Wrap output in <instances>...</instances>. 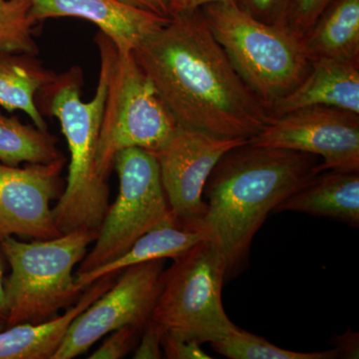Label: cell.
Listing matches in <instances>:
<instances>
[{"label": "cell", "instance_id": "6da1fadb", "mask_svg": "<svg viewBox=\"0 0 359 359\" xmlns=\"http://www.w3.org/2000/svg\"><path fill=\"white\" fill-rule=\"evenodd\" d=\"M133 54L180 127L250 140L271 120L238 76L201 8L172 16Z\"/></svg>", "mask_w": 359, "mask_h": 359}, {"label": "cell", "instance_id": "7a4b0ae2", "mask_svg": "<svg viewBox=\"0 0 359 359\" xmlns=\"http://www.w3.org/2000/svg\"><path fill=\"white\" fill-rule=\"evenodd\" d=\"M320 163L316 155L249 141L219 159L205 185L208 212L198 230L218 245L228 275L247 259L269 212L320 173Z\"/></svg>", "mask_w": 359, "mask_h": 359}, {"label": "cell", "instance_id": "3957f363", "mask_svg": "<svg viewBox=\"0 0 359 359\" xmlns=\"http://www.w3.org/2000/svg\"><path fill=\"white\" fill-rule=\"evenodd\" d=\"M95 42L100 71L91 100H81L83 72L78 66L57 74L36 96L42 115L50 114L60 122L69 149L67 184L52 209L61 233L80 229L98 231L110 205L109 186L97 172L96 156L115 44L101 32L97 33Z\"/></svg>", "mask_w": 359, "mask_h": 359}, {"label": "cell", "instance_id": "277c9868", "mask_svg": "<svg viewBox=\"0 0 359 359\" xmlns=\"http://www.w3.org/2000/svg\"><path fill=\"white\" fill-rule=\"evenodd\" d=\"M201 11L238 76L269 112L311 70L302 39L289 28L255 20L233 0L207 4Z\"/></svg>", "mask_w": 359, "mask_h": 359}, {"label": "cell", "instance_id": "5b68a950", "mask_svg": "<svg viewBox=\"0 0 359 359\" xmlns=\"http://www.w3.org/2000/svg\"><path fill=\"white\" fill-rule=\"evenodd\" d=\"M97 233L80 229L48 240L25 243L9 237L0 242L11 269L6 280V327L42 323L74 306L85 289L73 269L86 256Z\"/></svg>", "mask_w": 359, "mask_h": 359}, {"label": "cell", "instance_id": "8992f818", "mask_svg": "<svg viewBox=\"0 0 359 359\" xmlns=\"http://www.w3.org/2000/svg\"><path fill=\"white\" fill-rule=\"evenodd\" d=\"M226 259L210 238L201 241L165 269L151 320L165 332L199 344H214L238 330L226 316L222 289Z\"/></svg>", "mask_w": 359, "mask_h": 359}, {"label": "cell", "instance_id": "52a82bcc", "mask_svg": "<svg viewBox=\"0 0 359 359\" xmlns=\"http://www.w3.org/2000/svg\"><path fill=\"white\" fill-rule=\"evenodd\" d=\"M178 127L133 51L120 52L115 45L97 147L99 176L108 181L120 151L141 148L154 153Z\"/></svg>", "mask_w": 359, "mask_h": 359}, {"label": "cell", "instance_id": "ba28073f", "mask_svg": "<svg viewBox=\"0 0 359 359\" xmlns=\"http://www.w3.org/2000/svg\"><path fill=\"white\" fill-rule=\"evenodd\" d=\"M113 169L119 177L117 199L108 208L95 245L82 259L76 275L115 261L148 231L178 223L163 188L159 164L150 152L124 149L116 155Z\"/></svg>", "mask_w": 359, "mask_h": 359}, {"label": "cell", "instance_id": "9c48e42d", "mask_svg": "<svg viewBox=\"0 0 359 359\" xmlns=\"http://www.w3.org/2000/svg\"><path fill=\"white\" fill-rule=\"evenodd\" d=\"M165 261L155 259L123 269L114 285L72 321L52 359L77 358L106 334L126 325L143 330L162 290Z\"/></svg>", "mask_w": 359, "mask_h": 359}, {"label": "cell", "instance_id": "30bf717a", "mask_svg": "<svg viewBox=\"0 0 359 359\" xmlns=\"http://www.w3.org/2000/svg\"><path fill=\"white\" fill-rule=\"evenodd\" d=\"M250 144L287 149L320 158V171L359 172V114L309 106L271 118Z\"/></svg>", "mask_w": 359, "mask_h": 359}, {"label": "cell", "instance_id": "8fae6325", "mask_svg": "<svg viewBox=\"0 0 359 359\" xmlns=\"http://www.w3.org/2000/svg\"><path fill=\"white\" fill-rule=\"evenodd\" d=\"M248 141L179 126L163 147L151 153L159 164L163 188L179 224L198 231L208 212L203 192L212 169L226 152Z\"/></svg>", "mask_w": 359, "mask_h": 359}, {"label": "cell", "instance_id": "7c38bea8", "mask_svg": "<svg viewBox=\"0 0 359 359\" xmlns=\"http://www.w3.org/2000/svg\"><path fill=\"white\" fill-rule=\"evenodd\" d=\"M65 157L25 168L0 163V242L9 237L48 240L62 235L51 201L60 192Z\"/></svg>", "mask_w": 359, "mask_h": 359}, {"label": "cell", "instance_id": "4fadbf2b", "mask_svg": "<svg viewBox=\"0 0 359 359\" xmlns=\"http://www.w3.org/2000/svg\"><path fill=\"white\" fill-rule=\"evenodd\" d=\"M37 22L49 18H74L90 21L120 52L133 51L142 40L170 18L126 6L117 0H28Z\"/></svg>", "mask_w": 359, "mask_h": 359}, {"label": "cell", "instance_id": "5bb4252c", "mask_svg": "<svg viewBox=\"0 0 359 359\" xmlns=\"http://www.w3.org/2000/svg\"><path fill=\"white\" fill-rule=\"evenodd\" d=\"M119 273L102 276L91 283L74 306L61 316L39 323H18L0 330V359H52L72 321L114 285Z\"/></svg>", "mask_w": 359, "mask_h": 359}, {"label": "cell", "instance_id": "9a60e30c", "mask_svg": "<svg viewBox=\"0 0 359 359\" xmlns=\"http://www.w3.org/2000/svg\"><path fill=\"white\" fill-rule=\"evenodd\" d=\"M328 106L359 114V62L311 61L299 86L273 104L271 118L309 106Z\"/></svg>", "mask_w": 359, "mask_h": 359}, {"label": "cell", "instance_id": "2e32d148", "mask_svg": "<svg viewBox=\"0 0 359 359\" xmlns=\"http://www.w3.org/2000/svg\"><path fill=\"white\" fill-rule=\"evenodd\" d=\"M299 212L359 226V172L327 170L276 207L275 212Z\"/></svg>", "mask_w": 359, "mask_h": 359}, {"label": "cell", "instance_id": "e0dca14e", "mask_svg": "<svg viewBox=\"0 0 359 359\" xmlns=\"http://www.w3.org/2000/svg\"><path fill=\"white\" fill-rule=\"evenodd\" d=\"M309 61L359 62V0H332L302 39Z\"/></svg>", "mask_w": 359, "mask_h": 359}, {"label": "cell", "instance_id": "ac0fdd59", "mask_svg": "<svg viewBox=\"0 0 359 359\" xmlns=\"http://www.w3.org/2000/svg\"><path fill=\"white\" fill-rule=\"evenodd\" d=\"M57 74L47 69L32 54H0V107L29 116L35 127L47 131L43 115L37 107V93Z\"/></svg>", "mask_w": 359, "mask_h": 359}, {"label": "cell", "instance_id": "d6986e66", "mask_svg": "<svg viewBox=\"0 0 359 359\" xmlns=\"http://www.w3.org/2000/svg\"><path fill=\"white\" fill-rule=\"evenodd\" d=\"M205 238H209L202 231L185 228L178 223L158 226L138 238L115 261L88 273L76 275V282L86 289L102 276L121 273L123 269L135 264L155 259H176Z\"/></svg>", "mask_w": 359, "mask_h": 359}, {"label": "cell", "instance_id": "ffe728a7", "mask_svg": "<svg viewBox=\"0 0 359 359\" xmlns=\"http://www.w3.org/2000/svg\"><path fill=\"white\" fill-rule=\"evenodd\" d=\"M57 139L37 127L22 124L0 112V163L18 167L21 163L49 164L65 157Z\"/></svg>", "mask_w": 359, "mask_h": 359}, {"label": "cell", "instance_id": "44dd1931", "mask_svg": "<svg viewBox=\"0 0 359 359\" xmlns=\"http://www.w3.org/2000/svg\"><path fill=\"white\" fill-rule=\"evenodd\" d=\"M216 353L230 359H335L339 358L337 348L313 353H299L273 346V344L238 328L228 337L211 344Z\"/></svg>", "mask_w": 359, "mask_h": 359}, {"label": "cell", "instance_id": "7402d4cb", "mask_svg": "<svg viewBox=\"0 0 359 359\" xmlns=\"http://www.w3.org/2000/svg\"><path fill=\"white\" fill-rule=\"evenodd\" d=\"M28 0H0V54L36 55L39 46L33 39L37 21L30 13Z\"/></svg>", "mask_w": 359, "mask_h": 359}, {"label": "cell", "instance_id": "603a6c76", "mask_svg": "<svg viewBox=\"0 0 359 359\" xmlns=\"http://www.w3.org/2000/svg\"><path fill=\"white\" fill-rule=\"evenodd\" d=\"M255 20L266 25L287 27L290 0H233Z\"/></svg>", "mask_w": 359, "mask_h": 359}, {"label": "cell", "instance_id": "cb8c5ba5", "mask_svg": "<svg viewBox=\"0 0 359 359\" xmlns=\"http://www.w3.org/2000/svg\"><path fill=\"white\" fill-rule=\"evenodd\" d=\"M332 0H290L287 28L302 39Z\"/></svg>", "mask_w": 359, "mask_h": 359}, {"label": "cell", "instance_id": "d4e9b609", "mask_svg": "<svg viewBox=\"0 0 359 359\" xmlns=\"http://www.w3.org/2000/svg\"><path fill=\"white\" fill-rule=\"evenodd\" d=\"M141 332V328L132 327V325L118 328L111 332L110 337L88 358H124L136 346Z\"/></svg>", "mask_w": 359, "mask_h": 359}, {"label": "cell", "instance_id": "484cf974", "mask_svg": "<svg viewBox=\"0 0 359 359\" xmlns=\"http://www.w3.org/2000/svg\"><path fill=\"white\" fill-rule=\"evenodd\" d=\"M201 346L196 340L183 339L165 330L163 332V353L168 359H211Z\"/></svg>", "mask_w": 359, "mask_h": 359}, {"label": "cell", "instance_id": "4316f807", "mask_svg": "<svg viewBox=\"0 0 359 359\" xmlns=\"http://www.w3.org/2000/svg\"><path fill=\"white\" fill-rule=\"evenodd\" d=\"M162 330L150 320L141 332L140 342L134 351L135 359H160L164 358L162 349Z\"/></svg>", "mask_w": 359, "mask_h": 359}, {"label": "cell", "instance_id": "83f0119b", "mask_svg": "<svg viewBox=\"0 0 359 359\" xmlns=\"http://www.w3.org/2000/svg\"><path fill=\"white\" fill-rule=\"evenodd\" d=\"M334 348L339 351V358L358 359L359 358V334L351 328L344 334L337 335L332 339Z\"/></svg>", "mask_w": 359, "mask_h": 359}, {"label": "cell", "instance_id": "f1b7e54d", "mask_svg": "<svg viewBox=\"0 0 359 359\" xmlns=\"http://www.w3.org/2000/svg\"><path fill=\"white\" fill-rule=\"evenodd\" d=\"M126 6L142 9L163 16L171 18L170 15V0H117Z\"/></svg>", "mask_w": 359, "mask_h": 359}, {"label": "cell", "instance_id": "f546056e", "mask_svg": "<svg viewBox=\"0 0 359 359\" xmlns=\"http://www.w3.org/2000/svg\"><path fill=\"white\" fill-rule=\"evenodd\" d=\"M223 1L228 0H170V15L172 18L176 14L201 8L207 4Z\"/></svg>", "mask_w": 359, "mask_h": 359}, {"label": "cell", "instance_id": "4dcf8cb0", "mask_svg": "<svg viewBox=\"0 0 359 359\" xmlns=\"http://www.w3.org/2000/svg\"><path fill=\"white\" fill-rule=\"evenodd\" d=\"M4 257L1 250H0V330H4L7 327V320H8Z\"/></svg>", "mask_w": 359, "mask_h": 359}]
</instances>
